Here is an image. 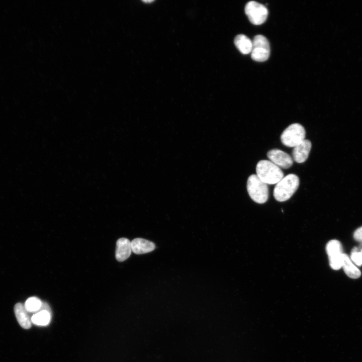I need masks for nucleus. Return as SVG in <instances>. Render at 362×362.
Masks as SVG:
<instances>
[{
  "instance_id": "1",
  "label": "nucleus",
  "mask_w": 362,
  "mask_h": 362,
  "mask_svg": "<svg viewBox=\"0 0 362 362\" xmlns=\"http://www.w3.org/2000/svg\"><path fill=\"white\" fill-rule=\"evenodd\" d=\"M299 177L293 173L284 177L275 187L274 197L279 202L289 200L297 190L299 186Z\"/></svg>"
},
{
  "instance_id": "2",
  "label": "nucleus",
  "mask_w": 362,
  "mask_h": 362,
  "mask_svg": "<svg viewBox=\"0 0 362 362\" xmlns=\"http://www.w3.org/2000/svg\"><path fill=\"white\" fill-rule=\"evenodd\" d=\"M256 171L257 176L267 185L277 184L284 177L282 169L267 160L259 161L256 165Z\"/></svg>"
},
{
  "instance_id": "3",
  "label": "nucleus",
  "mask_w": 362,
  "mask_h": 362,
  "mask_svg": "<svg viewBox=\"0 0 362 362\" xmlns=\"http://www.w3.org/2000/svg\"><path fill=\"white\" fill-rule=\"evenodd\" d=\"M247 190L251 199L258 204H263L268 199L269 192L267 185L256 174L250 175L247 181Z\"/></svg>"
},
{
  "instance_id": "4",
  "label": "nucleus",
  "mask_w": 362,
  "mask_h": 362,
  "mask_svg": "<svg viewBox=\"0 0 362 362\" xmlns=\"http://www.w3.org/2000/svg\"><path fill=\"white\" fill-rule=\"evenodd\" d=\"M304 127L298 123H294L286 128L281 136L282 143L289 147H294L305 139Z\"/></svg>"
},
{
  "instance_id": "5",
  "label": "nucleus",
  "mask_w": 362,
  "mask_h": 362,
  "mask_svg": "<svg viewBox=\"0 0 362 362\" xmlns=\"http://www.w3.org/2000/svg\"><path fill=\"white\" fill-rule=\"evenodd\" d=\"M251 56L253 60L263 62L268 59L270 54L269 43L263 35H256L252 41Z\"/></svg>"
},
{
  "instance_id": "6",
  "label": "nucleus",
  "mask_w": 362,
  "mask_h": 362,
  "mask_svg": "<svg viewBox=\"0 0 362 362\" xmlns=\"http://www.w3.org/2000/svg\"><path fill=\"white\" fill-rule=\"evenodd\" d=\"M245 13L250 22L256 25L263 23L268 15L267 8L262 4L255 1H250L246 4Z\"/></svg>"
},
{
  "instance_id": "7",
  "label": "nucleus",
  "mask_w": 362,
  "mask_h": 362,
  "mask_svg": "<svg viewBox=\"0 0 362 362\" xmlns=\"http://www.w3.org/2000/svg\"><path fill=\"white\" fill-rule=\"evenodd\" d=\"M326 250L328 256L329 265L334 270L342 267V246L337 240H330L326 244Z\"/></svg>"
},
{
  "instance_id": "8",
  "label": "nucleus",
  "mask_w": 362,
  "mask_h": 362,
  "mask_svg": "<svg viewBox=\"0 0 362 362\" xmlns=\"http://www.w3.org/2000/svg\"><path fill=\"white\" fill-rule=\"evenodd\" d=\"M267 156L273 163L284 169L290 168L293 164L292 157L287 153L278 149L268 151Z\"/></svg>"
},
{
  "instance_id": "9",
  "label": "nucleus",
  "mask_w": 362,
  "mask_h": 362,
  "mask_svg": "<svg viewBox=\"0 0 362 362\" xmlns=\"http://www.w3.org/2000/svg\"><path fill=\"white\" fill-rule=\"evenodd\" d=\"M311 147V142L308 139H305L294 147L292 152L294 161L300 163L305 162L308 157Z\"/></svg>"
},
{
  "instance_id": "10",
  "label": "nucleus",
  "mask_w": 362,
  "mask_h": 362,
  "mask_svg": "<svg viewBox=\"0 0 362 362\" xmlns=\"http://www.w3.org/2000/svg\"><path fill=\"white\" fill-rule=\"evenodd\" d=\"M132 252L131 241L126 238H120L116 242L115 257L119 261H123L129 258Z\"/></svg>"
},
{
  "instance_id": "11",
  "label": "nucleus",
  "mask_w": 362,
  "mask_h": 362,
  "mask_svg": "<svg viewBox=\"0 0 362 362\" xmlns=\"http://www.w3.org/2000/svg\"><path fill=\"white\" fill-rule=\"evenodd\" d=\"M132 251L137 254L150 252L154 250L155 245L152 242L141 238H136L131 241Z\"/></svg>"
},
{
  "instance_id": "12",
  "label": "nucleus",
  "mask_w": 362,
  "mask_h": 362,
  "mask_svg": "<svg viewBox=\"0 0 362 362\" xmlns=\"http://www.w3.org/2000/svg\"><path fill=\"white\" fill-rule=\"evenodd\" d=\"M14 312L20 325L24 329H29L32 322L24 305L21 303H17L14 306Z\"/></svg>"
},
{
  "instance_id": "13",
  "label": "nucleus",
  "mask_w": 362,
  "mask_h": 362,
  "mask_svg": "<svg viewBox=\"0 0 362 362\" xmlns=\"http://www.w3.org/2000/svg\"><path fill=\"white\" fill-rule=\"evenodd\" d=\"M342 267L349 278L357 279L361 275L360 270L352 263L348 255L345 253L342 256Z\"/></svg>"
},
{
  "instance_id": "14",
  "label": "nucleus",
  "mask_w": 362,
  "mask_h": 362,
  "mask_svg": "<svg viewBox=\"0 0 362 362\" xmlns=\"http://www.w3.org/2000/svg\"><path fill=\"white\" fill-rule=\"evenodd\" d=\"M235 45L239 51L243 54L251 53L252 43V41L246 36L240 34L237 35L234 41Z\"/></svg>"
},
{
  "instance_id": "15",
  "label": "nucleus",
  "mask_w": 362,
  "mask_h": 362,
  "mask_svg": "<svg viewBox=\"0 0 362 362\" xmlns=\"http://www.w3.org/2000/svg\"><path fill=\"white\" fill-rule=\"evenodd\" d=\"M51 312L47 310L38 311L31 317V322L33 324L39 326L47 325L51 320Z\"/></svg>"
},
{
  "instance_id": "16",
  "label": "nucleus",
  "mask_w": 362,
  "mask_h": 362,
  "mask_svg": "<svg viewBox=\"0 0 362 362\" xmlns=\"http://www.w3.org/2000/svg\"><path fill=\"white\" fill-rule=\"evenodd\" d=\"M42 302L37 297L29 298L25 302L24 306L29 312H37L41 307Z\"/></svg>"
},
{
  "instance_id": "17",
  "label": "nucleus",
  "mask_w": 362,
  "mask_h": 362,
  "mask_svg": "<svg viewBox=\"0 0 362 362\" xmlns=\"http://www.w3.org/2000/svg\"><path fill=\"white\" fill-rule=\"evenodd\" d=\"M352 261L357 265L362 264V248L354 247L350 255Z\"/></svg>"
},
{
  "instance_id": "18",
  "label": "nucleus",
  "mask_w": 362,
  "mask_h": 362,
  "mask_svg": "<svg viewBox=\"0 0 362 362\" xmlns=\"http://www.w3.org/2000/svg\"><path fill=\"white\" fill-rule=\"evenodd\" d=\"M353 237L356 241L362 243V226L354 231Z\"/></svg>"
},
{
  "instance_id": "19",
  "label": "nucleus",
  "mask_w": 362,
  "mask_h": 362,
  "mask_svg": "<svg viewBox=\"0 0 362 362\" xmlns=\"http://www.w3.org/2000/svg\"><path fill=\"white\" fill-rule=\"evenodd\" d=\"M143 2L144 3H151L153 2H154V1L153 0V1L152 0H148V1L145 0V1H143Z\"/></svg>"
}]
</instances>
